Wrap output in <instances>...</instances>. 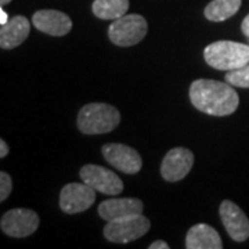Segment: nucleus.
Listing matches in <instances>:
<instances>
[{
  "label": "nucleus",
  "mask_w": 249,
  "mask_h": 249,
  "mask_svg": "<svg viewBox=\"0 0 249 249\" xmlns=\"http://www.w3.org/2000/svg\"><path fill=\"white\" fill-rule=\"evenodd\" d=\"M226 82L235 88L249 89V64L232 71H227Z\"/></svg>",
  "instance_id": "a211bd4d"
},
{
  "label": "nucleus",
  "mask_w": 249,
  "mask_h": 249,
  "mask_svg": "<svg viewBox=\"0 0 249 249\" xmlns=\"http://www.w3.org/2000/svg\"><path fill=\"white\" fill-rule=\"evenodd\" d=\"M9 21V16H7V13L3 10V6H1V9H0V24L4 25V24H7Z\"/></svg>",
  "instance_id": "5701e85b"
},
{
  "label": "nucleus",
  "mask_w": 249,
  "mask_h": 249,
  "mask_svg": "<svg viewBox=\"0 0 249 249\" xmlns=\"http://www.w3.org/2000/svg\"><path fill=\"white\" fill-rule=\"evenodd\" d=\"M150 249H169V244H166L165 241H154L150 244Z\"/></svg>",
  "instance_id": "aec40b11"
},
{
  "label": "nucleus",
  "mask_w": 249,
  "mask_h": 249,
  "mask_svg": "<svg viewBox=\"0 0 249 249\" xmlns=\"http://www.w3.org/2000/svg\"><path fill=\"white\" fill-rule=\"evenodd\" d=\"M148 25L145 18L139 14H124L114 19L108 28V37L116 46L129 47L142 42L147 35Z\"/></svg>",
  "instance_id": "20e7f679"
},
{
  "label": "nucleus",
  "mask_w": 249,
  "mask_h": 249,
  "mask_svg": "<svg viewBox=\"0 0 249 249\" xmlns=\"http://www.w3.org/2000/svg\"><path fill=\"white\" fill-rule=\"evenodd\" d=\"M190 100L196 109L213 116L231 115L240 106V97L231 85L213 79L194 80Z\"/></svg>",
  "instance_id": "f257e3e1"
},
{
  "label": "nucleus",
  "mask_w": 249,
  "mask_h": 249,
  "mask_svg": "<svg viewBox=\"0 0 249 249\" xmlns=\"http://www.w3.org/2000/svg\"><path fill=\"white\" fill-rule=\"evenodd\" d=\"M187 249H222L223 241L212 226L199 223L193 226L186 235Z\"/></svg>",
  "instance_id": "2eb2a0df"
},
{
  "label": "nucleus",
  "mask_w": 249,
  "mask_h": 249,
  "mask_svg": "<svg viewBox=\"0 0 249 249\" xmlns=\"http://www.w3.org/2000/svg\"><path fill=\"white\" fill-rule=\"evenodd\" d=\"M1 231L13 238H25L39 227V216L31 209H11L3 214L0 222Z\"/></svg>",
  "instance_id": "423d86ee"
},
{
  "label": "nucleus",
  "mask_w": 249,
  "mask_h": 249,
  "mask_svg": "<svg viewBox=\"0 0 249 249\" xmlns=\"http://www.w3.org/2000/svg\"><path fill=\"white\" fill-rule=\"evenodd\" d=\"M31 24L22 16H16L0 29V47L3 50H11L22 45L29 36Z\"/></svg>",
  "instance_id": "4468645a"
},
{
  "label": "nucleus",
  "mask_w": 249,
  "mask_h": 249,
  "mask_svg": "<svg viewBox=\"0 0 249 249\" xmlns=\"http://www.w3.org/2000/svg\"><path fill=\"white\" fill-rule=\"evenodd\" d=\"M93 13L100 19H116L129 10V0H94Z\"/></svg>",
  "instance_id": "f3484780"
},
{
  "label": "nucleus",
  "mask_w": 249,
  "mask_h": 249,
  "mask_svg": "<svg viewBox=\"0 0 249 249\" xmlns=\"http://www.w3.org/2000/svg\"><path fill=\"white\" fill-rule=\"evenodd\" d=\"M119 122V111L104 103H90L78 114V127L83 134L109 133L116 129Z\"/></svg>",
  "instance_id": "7ed1b4c3"
},
{
  "label": "nucleus",
  "mask_w": 249,
  "mask_h": 249,
  "mask_svg": "<svg viewBox=\"0 0 249 249\" xmlns=\"http://www.w3.org/2000/svg\"><path fill=\"white\" fill-rule=\"evenodd\" d=\"M96 201V190L86 183H70L62 187L60 208L65 213L75 214L88 211Z\"/></svg>",
  "instance_id": "6e6552de"
},
{
  "label": "nucleus",
  "mask_w": 249,
  "mask_h": 249,
  "mask_svg": "<svg viewBox=\"0 0 249 249\" xmlns=\"http://www.w3.org/2000/svg\"><path fill=\"white\" fill-rule=\"evenodd\" d=\"M204 58L209 67L219 71H232L249 64V43L219 40L208 45Z\"/></svg>",
  "instance_id": "f03ea898"
},
{
  "label": "nucleus",
  "mask_w": 249,
  "mask_h": 249,
  "mask_svg": "<svg viewBox=\"0 0 249 249\" xmlns=\"http://www.w3.org/2000/svg\"><path fill=\"white\" fill-rule=\"evenodd\" d=\"M9 154V145L4 140H0V158H4Z\"/></svg>",
  "instance_id": "4be33fe9"
},
{
  "label": "nucleus",
  "mask_w": 249,
  "mask_h": 249,
  "mask_svg": "<svg viewBox=\"0 0 249 249\" xmlns=\"http://www.w3.org/2000/svg\"><path fill=\"white\" fill-rule=\"evenodd\" d=\"M151 227L150 220L142 213L111 220L104 227V237L115 244H127L145 235Z\"/></svg>",
  "instance_id": "39448f33"
},
{
  "label": "nucleus",
  "mask_w": 249,
  "mask_h": 249,
  "mask_svg": "<svg viewBox=\"0 0 249 249\" xmlns=\"http://www.w3.org/2000/svg\"><path fill=\"white\" fill-rule=\"evenodd\" d=\"M103 157L111 166L126 175H136L142 170V160L139 152L124 144H106L103 147Z\"/></svg>",
  "instance_id": "1a4fd4ad"
},
{
  "label": "nucleus",
  "mask_w": 249,
  "mask_h": 249,
  "mask_svg": "<svg viewBox=\"0 0 249 249\" xmlns=\"http://www.w3.org/2000/svg\"><path fill=\"white\" fill-rule=\"evenodd\" d=\"M34 27L50 36H64L72 29V21L58 10H39L32 17Z\"/></svg>",
  "instance_id": "f8f14e48"
},
{
  "label": "nucleus",
  "mask_w": 249,
  "mask_h": 249,
  "mask_svg": "<svg viewBox=\"0 0 249 249\" xmlns=\"http://www.w3.org/2000/svg\"><path fill=\"white\" fill-rule=\"evenodd\" d=\"M241 31H242V34L249 37V14L247 17L242 19V24H241Z\"/></svg>",
  "instance_id": "412c9836"
},
{
  "label": "nucleus",
  "mask_w": 249,
  "mask_h": 249,
  "mask_svg": "<svg viewBox=\"0 0 249 249\" xmlns=\"http://www.w3.org/2000/svg\"><path fill=\"white\" fill-rule=\"evenodd\" d=\"M142 202L139 198H114L98 205V214L106 222L121 219L124 216L142 213Z\"/></svg>",
  "instance_id": "ddd939ff"
},
{
  "label": "nucleus",
  "mask_w": 249,
  "mask_h": 249,
  "mask_svg": "<svg viewBox=\"0 0 249 249\" xmlns=\"http://www.w3.org/2000/svg\"><path fill=\"white\" fill-rule=\"evenodd\" d=\"M10 1H11V0H0V4H1V6H6V4H9Z\"/></svg>",
  "instance_id": "b1692460"
},
{
  "label": "nucleus",
  "mask_w": 249,
  "mask_h": 249,
  "mask_svg": "<svg viewBox=\"0 0 249 249\" xmlns=\"http://www.w3.org/2000/svg\"><path fill=\"white\" fill-rule=\"evenodd\" d=\"M13 190V181L9 173L1 172L0 173V201H6L9 198L10 193Z\"/></svg>",
  "instance_id": "6ab92c4d"
},
{
  "label": "nucleus",
  "mask_w": 249,
  "mask_h": 249,
  "mask_svg": "<svg viewBox=\"0 0 249 249\" xmlns=\"http://www.w3.org/2000/svg\"><path fill=\"white\" fill-rule=\"evenodd\" d=\"M219 213L222 217V222L224 224V229L227 230L229 235L237 242H242L249 238V219L247 214L242 212L238 205H235L229 199H224L220 208Z\"/></svg>",
  "instance_id": "9b49d317"
},
{
  "label": "nucleus",
  "mask_w": 249,
  "mask_h": 249,
  "mask_svg": "<svg viewBox=\"0 0 249 249\" xmlns=\"http://www.w3.org/2000/svg\"><path fill=\"white\" fill-rule=\"evenodd\" d=\"M83 183L106 196H118L124 191V181L112 170L98 165H85L79 172Z\"/></svg>",
  "instance_id": "0eeeda50"
},
{
  "label": "nucleus",
  "mask_w": 249,
  "mask_h": 249,
  "mask_svg": "<svg viewBox=\"0 0 249 249\" xmlns=\"http://www.w3.org/2000/svg\"><path fill=\"white\" fill-rule=\"evenodd\" d=\"M193 165H194V154L187 148L178 147L170 150L165 155L160 165V175L166 181L176 183L186 178Z\"/></svg>",
  "instance_id": "9d476101"
},
{
  "label": "nucleus",
  "mask_w": 249,
  "mask_h": 249,
  "mask_svg": "<svg viewBox=\"0 0 249 249\" xmlns=\"http://www.w3.org/2000/svg\"><path fill=\"white\" fill-rule=\"evenodd\" d=\"M241 7V0H212L205 7V17L213 22H222L232 17Z\"/></svg>",
  "instance_id": "dca6fc26"
},
{
  "label": "nucleus",
  "mask_w": 249,
  "mask_h": 249,
  "mask_svg": "<svg viewBox=\"0 0 249 249\" xmlns=\"http://www.w3.org/2000/svg\"><path fill=\"white\" fill-rule=\"evenodd\" d=\"M248 43H249V37H248Z\"/></svg>",
  "instance_id": "393cba45"
}]
</instances>
